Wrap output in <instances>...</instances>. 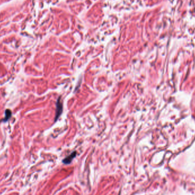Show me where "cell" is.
<instances>
[{"instance_id":"1","label":"cell","mask_w":195,"mask_h":195,"mask_svg":"<svg viewBox=\"0 0 195 195\" xmlns=\"http://www.w3.org/2000/svg\"><path fill=\"white\" fill-rule=\"evenodd\" d=\"M56 116H55V122H56L58 119L60 117V116L62 113L63 111V103L62 101H61V96L59 97L57 101V105H56Z\"/></svg>"},{"instance_id":"2","label":"cell","mask_w":195,"mask_h":195,"mask_svg":"<svg viewBox=\"0 0 195 195\" xmlns=\"http://www.w3.org/2000/svg\"><path fill=\"white\" fill-rule=\"evenodd\" d=\"M76 155H77V151H74L72 152L70 155L66 157V158H65L63 160L62 162L65 164H70L72 161L74 159V158H75Z\"/></svg>"},{"instance_id":"3","label":"cell","mask_w":195,"mask_h":195,"mask_svg":"<svg viewBox=\"0 0 195 195\" xmlns=\"http://www.w3.org/2000/svg\"><path fill=\"white\" fill-rule=\"evenodd\" d=\"M5 114V119H4V121L6 122L7 121L10 117H11V115H12L11 111L9 110H6Z\"/></svg>"}]
</instances>
